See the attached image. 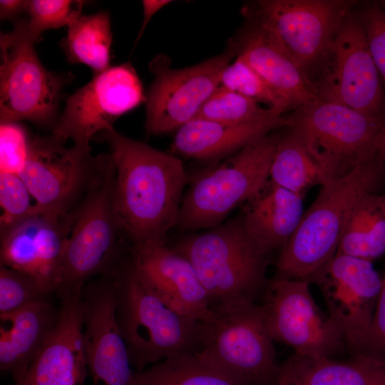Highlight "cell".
<instances>
[{
    "label": "cell",
    "mask_w": 385,
    "mask_h": 385,
    "mask_svg": "<svg viewBox=\"0 0 385 385\" xmlns=\"http://www.w3.org/2000/svg\"><path fill=\"white\" fill-rule=\"evenodd\" d=\"M315 71L320 99L385 120V91L361 16L346 17Z\"/></svg>",
    "instance_id": "obj_11"
},
{
    "label": "cell",
    "mask_w": 385,
    "mask_h": 385,
    "mask_svg": "<svg viewBox=\"0 0 385 385\" xmlns=\"http://www.w3.org/2000/svg\"><path fill=\"white\" fill-rule=\"evenodd\" d=\"M31 199L19 174L0 173V236L36 212Z\"/></svg>",
    "instance_id": "obj_32"
},
{
    "label": "cell",
    "mask_w": 385,
    "mask_h": 385,
    "mask_svg": "<svg viewBox=\"0 0 385 385\" xmlns=\"http://www.w3.org/2000/svg\"><path fill=\"white\" fill-rule=\"evenodd\" d=\"M381 5H383L384 6H385V1H384L381 2Z\"/></svg>",
    "instance_id": "obj_42"
},
{
    "label": "cell",
    "mask_w": 385,
    "mask_h": 385,
    "mask_svg": "<svg viewBox=\"0 0 385 385\" xmlns=\"http://www.w3.org/2000/svg\"><path fill=\"white\" fill-rule=\"evenodd\" d=\"M111 275L115 285L118 327L136 371L173 355L193 352L200 322L164 303L130 266Z\"/></svg>",
    "instance_id": "obj_5"
},
{
    "label": "cell",
    "mask_w": 385,
    "mask_h": 385,
    "mask_svg": "<svg viewBox=\"0 0 385 385\" xmlns=\"http://www.w3.org/2000/svg\"><path fill=\"white\" fill-rule=\"evenodd\" d=\"M58 314L49 297L0 314V368L14 382L26 373L51 335Z\"/></svg>",
    "instance_id": "obj_23"
},
{
    "label": "cell",
    "mask_w": 385,
    "mask_h": 385,
    "mask_svg": "<svg viewBox=\"0 0 385 385\" xmlns=\"http://www.w3.org/2000/svg\"><path fill=\"white\" fill-rule=\"evenodd\" d=\"M82 307L83 347L93 385H135L136 371L116 321L111 275L86 285Z\"/></svg>",
    "instance_id": "obj_17"
},
{
    "label": "cell",
    "mask_w": 385,
    "mask_h": 385,
    "mask_svg": "<svg viewBox=\"0 0 385 385\" xmlns=\"http://www.w3.org/2000/svg\"><path fill=\"white\" fill-rule=\"evenodd\" d=\"M280 136L270 133L195 175L182 200L179 230L219 226L235 207L258 195L270 180Z\"/></svg>",
    "instance_id": "obj_4"
},
{
    "label": "cell",
    "mask_w": 385,
    "mask_h": 385,
    "mask_svg": "<svg viewBox=\"0 0 385 385\" xmlns=\"http://www.w3.org/2000/svg\"><path fill=\"white\" fill-rule=\"evenodd\" d=\"M135 385H243L192 351L135 372Z\"/></svg>",
    "instance_id": "obj_28"
},
{
    "label": "cell",
    "mask_w": 385,
    "mask_h": 385,
    "mask_svg": "<svg viewBox=\"0 0 385 385\" xmlns=\"http://www.w3.org/2000/svg\"><path fill=\"white\" fill-rule=\"evenodd\" d=\"M30 140L19 123L0 126V173L19 174L28 155Z\"/></svg>",
    "instance_id": "obj_35"
},
{
    "label": "cell",
    "mask_w": 385,
    "mask_h": 385,
    "mask_svg": "<svg viewBox=\"0 0 385 385\" xmlns=\"http://www.w3.org/2000/svg\"><path fill=\"white\" fill-rule=\"evenodd\" d=\"M49 296L31 277L1 266L0 314L16 312Z\"/></svg>",
    "instance_id": "obj_34"
},
{
    "label": "cell",
    "mask_w": 385,
    "mask_h": 385,
    "mask_svg": "<svg viewBox=\"0 0 385 385\" xmlns=\"http://www.w3.org/2000/svg\"><path fill=\"white\" fill-rule=\"evenodd\" d=\"M274 385H292L290 382L284 379V378L277 376L276 381Z\"/></svg>",
    "instance_id": "obj_40"
},
{
    "label": "cell",
    "mask_w": 385,
    "mask_h": 385,
    "mask_svg": "<svg viewBox=\"0 0 385 385\" xmlns=\"http://www.w3.org/2000/svg\"><path fill=\"white\" fill-rule=\"evenodd\" d=\"M194 267L211 308L255 302L266 288L269 256L247 235L240 215L187 235L173 248Z\"/></svg>",
    "instance_id": "obj_3"
},
{
    "label": "cell",
    "mask_w": 385,
    "mask_h": 385,
    "mask_svg": "<svg viewBox=\"0 0 385 385\" xmlns=\"http://www.w3.org/2000/svg\"><path fill=\"white\" fill-rule=\"evenodd\" d=\"M286 125L284 116L242 124L194 118L176 131L170 153L200 160L230 156L273 130Z\"/></svg>",
    "instance_id": "obj_22"
},
{
    "label": "cell",
    "mask_w": 385,
    "mask_h": 385,
    "mask_svg": "<svg viewBox=\"0 0 385 385\" xmlns=\"http://www.w3.org/2000/svg\"><path fill=\"white\" fill-rule=\"evenodd\" d=\"M220 86L242 94L282 116L291 106L274 92L240 56L229 63L221 76Z\"/></svg>",
    "instance_id": "obj_31"
},
{
    "label": "cell",
    "mask_w": 385,
    "mask_h": 385,
    "mask_svg": "<svg viewBox=\"0 0 385 385\" xmlns=\"http://www.w3.org/2000/svg\"><path fill=\"white\" fill-rule=\"evenodd\" d=\"M236 52L232 48L195 65L173 68L165 54L149 63L154 78L145 95V132L148 135L177 131L194 119L220 86L221 76Z\"/></svg>",
    "instance_id": "obj_13"
},
{
    "label": "cell",
    "mask_w": 385,
    "mask_h": 385,
    "mask_svg": "<svg viewBox=\"0 0 385 385\" xmlns=\"http://www.w3.org/2000/svg\"><path fill=\"white\" fill-rule=\"evenodd\" d=\"M385 178L381 152L321 186L277 261L276 278L307 280L336 255L346 220L358 200L376 192Z\"/></svg>",
    "instance_id": "obj_2"
},
{
    "label": "cell",
    "mask_w": 385,
    "mask_h": 385,
    "mask_svg": "<svg viewBox=\"0 0 385 385\" xmlns=\"http://www.w3.org/2000/svg\"><path fill=\"white\" fill-rule=\"evenodd\" d=\"M385 254V194L368 193L352 208L336 255L372 262Z\"/></svg>",
    "instance_id": "obj_26"
},
{
    "label": "cell",
    "mask_w": 385,
    "mask_h": 385,
    "mask_svg": "<svg viewBox=\"0 0 385 385\" xmlns=\"http://www.w3.org/2000/svg\"><path fill=\"white\" fill-rule=\"evenodd\" d=\"M286 120L285 128L303 143L326 183L379 153L385 144V120L320 98L294 109Z\"/></svg>",
    "instance_id": "obj_6"
},
{
    "label": "cell",
    "mask_w": 385,
    "mask_h": 385,
    "mask_svg": "<svg viewBox=\"0 0 385 385\" xmlns=\"http://www.w3.org/2000/svg\"><path fill=\"white\" fill-rule=\"evenodd\" d=\"M83 290L58 295L61 305L51 335L25 375L11 385L84 384L88 370L83 342Z\"/></svg>",
    "instance_id": "obj_20"
},
{
    "label": "cell",
    "mask_w": 385,
    "mask_h": 385,
    "mask_svg": "<svg viewBox=\"0 0 385 385\" xmlns=\"http://www.w3.org/2000/svg\"><path fill=\"white\" fill-rule=\"evenodd\" d=\"M172 1L170 0H143L142 1L143 9V22L139 30L137 38L135 41V46L141 38L147 25L152 17L163 7L169 4Z\"/></svg>",
    "instance_id": "obj_38"
},
{
    "label": "cell",
    "mask_w": 385,
    "mask_h": 385,
    "mask_svg": "<svg viewBox=\"0 0 385 385\" xmlns=\"http://www.w3.org/2000/svg\"><path fill=\"white\" fill-rule=\"evenodd\" d=\"M145 100L130 63L111 66L67 98L51 135L63 143L71 140L75 145L91 148L90 142L98 133L113 128L120 116Z\"/></svg>",
    "instance_id": "obj_15"
},
{
    "label": "cell",
    "mask_w": 385,
    "mask_h": 385,
    "mask_svg": "<svg viewBox=\"0 0 385 385\" xmlns=\"http://www.w3.org/2000/svg\"><path fill=\"white\" fill-rule=\"evenodd\" d=\"M303 196L270 180L255 197L245 203L240 217L253 242L265 254L284 247L304 213Z\"/></svg>",
    "instance_id": "obj_24"
},
{
    "label": "cell",
    "mask_w": 385,
    "mask_h": 385,
    "mask_svg": "<svg viewBox=\"0 0 385 385\" xmlns=\"http://www.w3.org/2000/svg\"><path fill=\"white\" fill-rule=\"evenodd\" d=\"M261 305L274 341L294 354L332 359L346 351L342 334L318 307L307 280L275 278L265 288Z\"/></svg>",
    "instance_id": "obj_14"
},
{
    "label": "cell",
    "mask_w": 385,
    "mask_h": 385,
    "mask_svg": "<svg viewBox=\"0 0 385 385\" xmlns=\"http://www.w3.org/2000/svg\"><path fill=\"white\" fill-rule=\"evenodd\" d=\"M244 9L274 43L312 79L356 1L260 0Z\"/></svg>",
    "instance_id": "obj_10"
},
{
    "label": "cell",
    "mask_w": 385,
    "mask_h": 385,
    "mask_svg": "<svg viewBox=\"0 0 385 385\" xmlns=\"http://www.w3.org/2000/svg\"><path fill=\"white\" fill-rule=\"evenodd\" d=\"M86 4L81 0L27 1L28 25L38 36L47 30L68 26L81 15Z\"/></svg>",
    "instance_id": "obj_33"
},
{
    "label": "cell",
    "mask_w": 385,
    "mask_h": 385,
    "mask_svg": "<svg viewBox=\"0 0 385 385\" xmlns=\"http://www.w3.org/2000/svg\"><path fill=\"white\" fill-rule=\"evenodd\" d=\"M115 167L106 154L99 171L79 205L71 213V229L63 256L58 295L83 290L97 274L108 275L123 236L113 204Z\"/></svg>",
    "instance_id": "obj_8"
},
{
    "label": "cell",
    "mask_w": 385,
    "mask_h": 385,
    "mask_svg": "<svg viewBox=\"0 0 385 385\" xmlns=\"http://www.w3.org/2000/svg\"><path fill=\"white\" fill-rule=\"evenodd\" d=\"M381 154L385 166V144L381 150Z\"/></svg>",
    "instance_id": "obj_41"
},
{
    "label": "cell",
    "mask_w": 385,
    "mask_h": 385,
    "mask_svg": "<svg viewBox=\"0 0 385 385\" xmlns=\"http://www.w3.org/2000/svg\"><path fill=\"white\" fill-rule=\"evenodd\" d=\"M105 154L91 148L67 147L51 135L30 140L26 163L19 173L36 211L61 216L71 213L94 181Z\"/></svg>",
    "instance_id": "obj_12"
},
{
    "label": "cell",
    "mask_w": 385,
    "mask_h": 385,
    "mask_svg": "<svg viewBox=\"0 0 385 385\" xmlns=\"http://www.w3.org/2000/svg\"><path fill=\"white\" fill-rule=\"evenodd\" d=\"M200 323L196 352L243 385H274L279 370L262 308L241 302L212 308Z\"/></svg>",
    "instance_id": "obj_7"
},
{
    "label": "cell",
    "mask_w": 385,
    "mask_h": 385,
    "mask_svg": "<svg viewBox=\"0 0 385 385\" xmlns=\"http://www.w3.org/2000/svg\"><path fill=\"white\" fill-rule=\"evenodd\" d=\"M360 16L369 51L385 91V9L373 6Z\"/></svg>",
    "instance_id": "obj_36"
},
{
    "label": "cell",
    "mask_w": 385,
    "mask_h": 385,
    "mask_svg": "<svg viewBox=\"0 0 385 385\" xmlns=\"http://www.w3.org/2000/svg\"><path fill=\"white\" fill-rule=\"evenodd\" d=\"M61 45L68 61L89 66L94 75L111 67L112 31L108 13L80 15L68 26Z\"/></svg>",
    "instance_id": "obj_27"
},
{
    "label": "cell",
    "mask_w": 385,
    "mask_h": 385,
    "mask_svg": "<svg viewBox=\"0 0 385 385\" xmlns=\"http://www.w3.org/2000/svg\"><path fill=\"white\" fill-rule=\"evenodd\" d=\"M130 251L132 271L164 303L200 323L212 319L206 290L186 257L165 244L132 246Z\"/></svg>",
    "instance_id": "obj_19"
},
{
    "label": "cell",
    "mask_w": 385,
    "mask_h": 385,
    "mask_svg": "<svg viewBox=\"0 0 385 385\" xmlns=\"http://www.w3.org/2000/svg\"><path fill=\"white\" fill-rule=\"evenodd\" d=\"M27 1L23 0H1V20H13L21 14L26 11Z\"/></svg>",
    "instance_id": "obj_39"
},
{
    "label": "cell",
    "mask_w": 385,
    "mask_h": 385,
    "mask_svg": "<svg viewBox=\"0 0 385 385\" xmlns=\"http://www.w3.org/2000/svg\"><path fill=\"white\" fill-rule=\"evenodd\" d=\"M95 138L108 144L115 164L113 204L123 236L131 247L165 244L187 183L183 162L114 128Z\"/></svg>",
    "instance_id": "obj_1"
},
{
    "label": "cell",
    "mask_w": 385,
    "mask_h": 385,
    "mask_svg": "<svg viewBox=\"0 0 385 385\" xmlns=\"http://www.w3.org/2000/svg\"><path fill=\"white\" fill-rule=\"evenodd\" d=\"M307 281L320 289L346 351L352 355L362 352L381 284L372 262L335 255Z\"/></svg>",
    "instance_id": "obj_16"
},
{
    "label": "cell",
    "mask_w": 385,
    "mask_h": 385,
    "mask_svg": "<svg viewBox=\"0 0 385 385\" xmlns=\"http://www.w3.org/2000/svg\"><path fill=\"white\" fill-rule=\"evenodd\" d=\"M71 222V213L36 211L0 236L1 266L31 277L48 295L56 292Z\"/></svg>",
    "instance_id": "obj_18"
},
{
    "label": "cell",
    "mask_w": 385,
    "mask_h": 385,
    "mask_svg": "<svg viewBox=\"0 0 385 385\" xmlns=\"http://www.w3.org/2000/svg\"><path fill=\"white\" fill-rule=\"evenodd\" d=\"M237 40L230 43L235 50L267 85L296 109L319 99L316 86L253 20Z\"/></svg>",
    "instance_id": "obj_21"
},
{
    "label": "cell",
    "mask_w": 385,
    "mask_h": 385,
    "mask_svg": "<svg viewBox=\"0 0 385 385\" xmlns=\"http://www.w3.org/2000/svg\"><path fill=\"white\" fill-rule=\"evenodd\" d=\"M278 375L292 385H385V359L364 352L342 361L294 354Z\"/></svg>",
    "instance_id": "obj_25"
},
{
    "label": "cell",
    "mask_w": 385,
    "mask_h": 385,
    "mask_svg": "<svg viewBox=\"0 0 385 385\" xmlns=\"http://www.w3.org/2000/svg\"><path fill=\"white\" fill-rule=\"evenodd\" d=\"M362 352L385 359V271L381 277L380 291Z\"/></svg>",
    "instance_id": "obj_37"
},
{
    "label": "cell",
    "mask_w": 385,
    "mask_h": 385,
    "mask_svg": "<svg viewBox=\"0 0 385 385\" xmlns=\"http://www.w3.org/2000/svg\"><path fill=\"white\" fill-rule=\"evenodd\" d=\"M270 180L302 196L311 186L326 183L319 165L301 140L288 128L277 143L270 167Z\"/></svg>",
    "instance_id": "obj_29"
},
{
    "label": "cell",
    "mask_w": 385,
    "mask_h": 385,
    "mask_svg": "<svg viewBox=\"0 0 385 385\" xmlns=\"http://www.w3.org/2000/svg\"><path fill=\"white\" fill-rule=\"evenodd\" d=\"M39 37L27 19L16 21L11 31L1 33V124L27 120L51 130L61 115L62 89L73 76L43 66L34 47Z\"/></svg>",
    "instance_id": "obj_9"
},
{
    "label": "cell",
    "mask_w": 385,
    "mask_h": 385,
    "mask_svg": "<svg viewBox=\"0 0 385 385\" xmlns=\"http://www.w3.org/2000/svg\"><path fill=\"white\" fill-rule=\"evenodd\" d=\"M280 116L255 101L220 86L202 105L195 118L242 124Z\"/></svg>",
    "instance_id": "obj_30"
}]
</instances>
